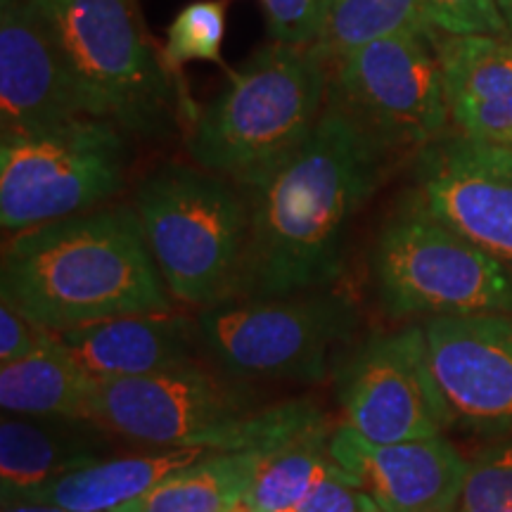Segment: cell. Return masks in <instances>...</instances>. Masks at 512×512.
I'll return each instance as SVG.
<instances>
[{"label": "cell", "instance_id": "f546056e", "mask_svg": "<svg viewBox=\"0 0 512 512\" xmlns=\"http://www.w3.org/2000/svg\"><path fill=\"white\" fill-rule=\"evenodd\" d=\"M3 512H74L67 508H60V505L53 503H31V501H15V503H5Z\"/></svg>", "mask_w": 512, "mask_h": 512}, {"label": "cell", "instance_id": "603a6c76", "mask_svg": "<svg viewBox=\"0 0 512 512\" xmlns=\"http://www.w3.org/2000/svg\"><path fill=\"white\" fill-rule=\"evenodd\" d=\"M439 34L427 22L420 0H328L316 46L332 60L377 38Z\"/></svg>", "mask_w": 512, "mask_h": 512}, {"label": "cell", "instance_id": "6da1fadb", "mask_svg": "<svg viewBox=\"0 0 512 512\" xmlns=\"http://www.w3.org/2000/svg\"><path fill=\"white\" fill-rule=\"evenodd\" d=\"M392 157L328 98L297 150L238 183L249 204L240 297H287L337 280L351 221L382 183Z\"/></svg>", "mask_w": 512, "mask_h": 512}, {"label": "cell", "instance_id": "1f68e13d", "mask_svg": "<svg viewBox=\"0 0 512 512\" xmlns=\"http://www.w3.org/2000/svg\"><path fill=\"white\" fill-rule=\"evenodd\" d=\"M228 512H259V510H254L252 505H247L245 501H240L238 505H233V508H230Z\"/></svg>", "mask_w": 512, "mask_h": 512}, {"label": "cell", "instance_id": "4dcf8cb0", "mask_svg": "<svg viewBox=\"0 0 512 512\" xmlns=\"http://www.w3.org/2000/svg\"><path fill=\"white\" fill-rule=\"evenodd\" d=\"M496 3H498V10H501L505 29H508V36L512 38V0H496Z\"/></svg>", "mask_w": 512, "mask_h": 512}, {"label": "cell", "instance_id": "7a4b0ae2", "mask_svg": "<svg viewBox=\"0 0 512 512\" xmlns=\"http://www.w3.org/2000/svg\"><path fill=\"white\" fill-rule=\"evenodd\" d=\"M171 299L133 207L83 211L5 242L0 302L55 332L171 313Z\"/></svg>", "mask_w": 512, "mask_h": 512}, {"label": "cell", "instance_id": "9a60e30c", "mask_svg": "<svg viewBox=\"0 0 512 512\" xmlns=\"http://www.w3.org/2000/svg\"><path fill=\"white\" fill-rule=\"evenodd\" d=\"M330 453L382 512H458L470 463L444 434L373 444L339 425L330 434Z\"/></svg>", "mask_w": 512, "mask_h": 512}, {"label": "cell", "instance_id": "f1b7e54d", "mask_svg": "<svg viewBox=\"0 0 512 512\" xmlns=\"http://www.w3.org/2000/svg\"><path fill=\"white\" fill-rule=\"evenodd\" d=\"M292 512H382L375 498L351 475L325 479Z\"/></svg>", "mask_w": 512, "mask_h": 512}, {"label": "cell", "instance_id": "9c48e42d", "mask_svg": "<svg viewBox=\"0 0 512 512\" xmlns=\"http://www.w3.org/2000/svg\"><path fill=\"white\" fill-rule=\"evenodd\" d=\"M356 330L354 302L328 287L287 297L230 299L197 316V335L235 377L320 382L332 349Z\"/></svg>", "mask_w": 512, "mask_h": 512}, {"label": "cell", "instance_id": "ffe728a7", "mask_svg": "<svg viewBox=\"0 0 512 512\" xmlns=\"http://www.w3.org/2000/svg\"><path fill=\"white\" fill-rule=\"evenodd\" d=\"M266 451H209L114 512H228L245 498Z\"/></svg>", "mask_w": 512, "mask_h": 512}, {"label": "cell", "instance_id": "8fae6325", "mask_svg": "<svg viewBox=\"0 0 512 512\" xmlns=\"http://www.w3.org/2000/svg\"><path fill=\"white\" fill-rule=\"evenodd\" d=\"M342 425L373 444L441 437L446 403L434 382L422 325L373 335L337 373Z\"/></svg>", "mask_w": 512, "mask_h": 512}, {"label": "cell", "instance_id": "83f0119b", "mask_svg": "<svg viewBox=\"0 0 512 512\" xmlns=\"http://www.w3.org/2000/svg\"><path fill=\"white\" fill-rule=\"evenodd\" d=\"M57 344V332L0 302V366L41 354Z\"/></svg>", "mask_w": 512, "mask_h": 512}, {"label": "cell", "instance_id": "cb8c5ba5", "mask_svg": "<svg viewBox=\"0 0 512 512\" xmlns=\"http://www.w3.org/2000/svg\"><path fill=\"white\" fill-rule=\"evenodd\" d=\"M228 0H192L176 12L166 29L162 50L164 67L178 72L190 62H223Z\"/></svg>", "mask_w": 512, "mask_h": 512}, {"label": "cell", "instance_id": "7c38bea8", "mask_svg": "<svg viewBox=\"0 0 512 512\" xmlns=\"http://www.w3.org/2000/svg\"><path fill=\"white\" fill-rule=\"evenodd\" d=\"M415 190L437 219L512 275V147L451 131L418 152Z\"/></svg>", "mask_w": 512, "mask_h": 512}, {"label": "cell", "instance_id": "5bb4252c", "mask_svg": "<svg viewBox=\"0 0 512 512\" xmlns=\"http://www.w3.org/2000/svg\"><path fill=\"white\" fill-rule=\"evenodd\" d=\"M91 117L41 0H0V133Z\"/></svg>", "mask_w": 512, "mask_h": 512}, {"label": "cell", "instance_id": "484cf974", "mask_svg": "<svg viewBox=\"0 0 512 512\" xmlns=\"http://www.w3.org/2000/svg\"><path fill=\"white\" fill-rule=\"evenodd\" d=\"M427 22L448 36H508L496 0H420Z\"/></svg>", "mask_w": 512, "mask_h": 512}, {"label": "cell", "instance_id": "ba28073f", "mask_svg": "<svg viewBox=\"0 0 512 512\" xmlns=\"http://www.w3.org/2000/svg\"><path fill=\"white\" fill-rule=\"evenodd\" d=\"M128 133L79 117L0 133V223L15 235L102 207L126 183Z\"/></svg>", "mask_w": 512, "mask_h": 512}, {"label": "cell", "instance_id": "3957f363", "mask_svg": "<svg viewBox=\"0 0 512 512\" xmlns=\"http://www.w3.org/2000/svg\"><path fill=\"white\" fill-rule=\"evenodd\" d=\"M330 72V57L316 43L261 46L197 112L188 136L192 162L233 183L280 162L323 117Z\"/></svg>", "mask_w": 512, "mask_h": 512}, {"label": "cell", "instance_id": "2e32d148", "mask_svg": "<svg viewBox=\"0 0 512 512\" xmlns=\"http://www.w3.org/2000/svg\"><path fill=\"white\" fill-rule=\"evenodd\" d=\"M437 55L453 133L512 147V38L439 34Z\"/></svg>", "mask_w": 512, "mask_h": 512}, {"label": "cell", "instance_id": "4fadbf2b", "mask_svg": "<svg viewBox=\"0 0 512 512\" xmlns=\"http://www.w3.org/2000/svg\"><path fill=\"white\" fill-rule=\"evenodd\" d=\"M422 330L451 425L512 437V313L430 318Z\"/></svg>", "mask_w": 512, "mask_h": 512}, {"label": "cell", "instance_id": "8992f818", "mask_svg": "<svg viewBox=\"0 0 512 512\" xmlns=\"http://www.w3.org/2000/svg\"><path fill=\"white\" fill-rule=\"evenodd\" d=\"M370 266L392 318L512 313V275L437 219L418 190L403 195L384 219Z\"/></svg>", "mask_w": 512, "mask_h": 512}, {"label": "cell", "instance_id": "7402d4cb", "mask_svg": "<svg viewBox=\"0 0 512 512\" xmlns=\"http://www.w3.org/2000/svg\"><path fill=\"white\" fill-rule=\"evenodd\" d=\"M328 425L268 448L242 501L259 512H292L325 479L349 475L330 453Z\"/></svg>", "mask_w": 512, "mask_h": 512}, {"label": "cell", "instance_id": "44dd1931", "mask_svg": "<svg viewBox=\"0 0 512 512\" xmlns=\"http://www.w3.org/2000/svg\"><path fill=\"white\" fill-rule=\"evenodd\" d=\"M95 384L57 337L55 347L0 366V406L3 413L91 420Z\"/></svg>", "mask_w": 512, "mask_h": 512}, {"label": "cell", "instance_id": "4316f807", "mask_svg": "<svg viewBox=\"0 0 512 512\" xmlns=\"http://www.w3.org/2000/svg\"><path fill=\"white\" fill-rule=\"evenodd\" d=\"M328 0H261L268 36L280 43L313 46L323 29Z\"/></svg>", "mask_w": 512, "mask_h": 512}, {"label": "cell", "instance_id": "30bf717a", "mask_svg": "<svg viewBox=\"0 0 512 512\" xmlns=\"http://www.w3.org/2000/svg\"><path fill=\"white\" fill-rule=\"evenodd\" d=\"M437 36L377 38L332 60L328 98L394 155L451 133Z\"/></svg>", "mask_w": 512, "mask_h": 512}, {"label": "cell", "instance_id": "d4e9b609", "mask_svg": "<svg viewBox=\"0 0 512 512\" xmlns=\"http://www.w3.org/2000/svg\"><path fill=\"white\" fill-rule=\"evenodd\" d=\"M458 512H512V437L470 460Z\"/></svg>", "mask_w": 512, "mask_h": 512}, {"label": "cell", "instance_id": "5b68a950", "mask_svg": "<svg viewBox=\"0 0 512 512\" xmlns=\"http://www.w3.org/2000/svg\"><path fill=\"white\" fill-rule=\"evenodd\" d=\"M133 209L176 302L209 309L240 297L249 204L238 183L202 166L164 164L140 181Z\"/></svg>", "mask_w": 512, "mask_h": 512}, {"label": "cell", "instance_id": "52a82bcc", "mask_svg": "<svg viewBox=\"0 0 512 512\" xmlns=\"http://www.w3.org/2000/svg\"><path fill=\"white\" fill-rule=\"evenodd\" d=\"M41 8L88 114L128 136H164L174 121V88L133 0H41Z\"/></svg>", "mask_w": 512, "mask_h": 512}, {"label": "cell", "instance_id": "ac0fdd59", "mask_svg": "<svg viewBox=\"0 0 512 512\" xmlns=\"http://www.w3.org/2000/svg\"><path fill=\"white\" fill-rule=\"evenodd\" d=\"M110 432L93 420L3 413L0 491L3 503L53 479L107 458Z\"/></svg>", "mask_w": 512, "mask_h": 512}, {"label": "cell", "instance_id": "d6986e66", "mask_svg": "<svg viewBox=\"0 0 512 512\" xmlns=\"http://www.w3.org/2000/svg\"><path fill=\"white\" fill-rule=\"evenodd\" d=\"M211 448L176 446L157 453L102 458L91 465L53 479L12 498L31 503H53L74 512H114L136 501L171 472L207 456ZM5 505V503H3Z\"/></svg>", "mask_w": 512, "mask_h": 512}, {"label": "cell", "instance_id": "277c9868", "mask_svg": "<svg viewBox=\"0 0 512 512\" xmlns=\"http://www.w3.org/2000/svg\"><path fill=\"white\" fill-rule=\"evenodd\" d=\"M252 406L245 387L190 361L143 377L98 380L91 420L128 441L211 451L278 446L316 420L309 401L280 403L266 411H252Z\"/></svg>", "mask_w": 512, "mask_h": 512}, {"label": "cell", "instance_id": "e0dca14e", "mask_svg": "<svg viewBox=\"0 0 512 512\" xmlns=\"http://www.w3.org/2000/svg\"><path fill=\"white\" fill-rule=\"evenodd\" d=\"M195 330L174 313H138L60 330L57 337L95 380H121L190 363Z\"/></svg>", "mask_w": 512, "mask_h": 512}]
</instances>
